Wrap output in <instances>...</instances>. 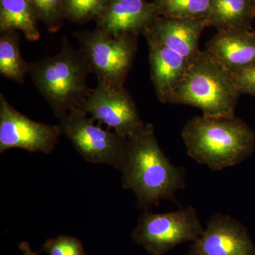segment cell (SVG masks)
Returning a JSON list of instances; mask_svg holds the SVG:
<instances>
[{"instance_id":"obj_1","label":"cell","mask_w":255,"mask_h":255,"mask_svg":"<svg viewBox=\"0 0 255 255\" xmlns=\"http://www.w3.org/2000/svg\"><path fill=\"white\" fill-rule=\"evenodd\" d=\"M127 140V159L121 180L124 189L133 191L138 207L150 210L163 200L176 202V193L187 187V172L164 153L153 125L145 124Z\"/></svg>"},{"instance_id":"obj_2","label":"cell","mask_w":255,"mask_h":255,"mask_svg":"<svg viewBox=\"0 0 255 255\" xmlns=\"http://www.w3.org/2000/svg\"><path fill=\"white\" fill-rule=\"evenodd\" d=\"M182 137L187 154L211 170L244 162L255 149V132L243 119L196 116L184 125Z\"/></svg>"},{"instance_id":"obj_3","label":"cell","mask_w":255,"mask_h":255,"mask_svg":"<svg viewBox=\"0 0 255 255\" xmlns=\"http://www.w3.org/2000/svg\"><path fill=\"white\" fill-rule=\"evenodd\" d=\"M90 73L85 55L64 37L58 54L28 63V74L57 118L80 108L92 89L87 85Z\"/></svg>"},{"instance_id":"obj_4","label":"cell","mask_w":255,"mask_h":255,"mask_svg":"<svg viewBox=\"0 0 255 255\" xmlns=\"http://www.w3.org/2000/svg\"><path fill=\"white\" fill-rule=\"evenodd\" d=\"M241 96L233 73L204 50L191 63L169 103L196 107L206 117L233 118Z\"/></svg>"},{"instance_id":"obj_5","label":"cell","mask_w":255,"mask_h":255,"mask_svg":"<svg viewBox=\"0 0 255 255\" xmlns=\"http://www.w3.org/2000/svg\"><path fill=\"white\" fill-rule=\"evenodd\" d=\"M90 73L98 82L112 87H124L133 64L139 35L112 36L96 28L75 32Z\"/></svg>"},{"instance_id":"obj_6","label":"cell","mask_w":255,"mask_h":255,"mask_svg":"<svg viewBox=\"0 0 255 255\" xmlns=\"http://www.w3.org/2000/svg\"><path fill=\"white\" fill-rule=\"evenodd\" d=\"M192 206L164 214L144 210L131 233L132 241L150 255H164L183 243L196 241L204 232Z\"/></svg>"},{"instance_id":"obj_7","label":"cell","mask_w":255,"mask_h":255,"mask_svg":"<svg viewBox=\"0 0 255 255\" xmlns=\"http://www.w3.org/2000/svg\"><path fill=\"white\" fill-rule=\"evenodd\" d=\"M59 120L62 136L70 140L87 162L123 169L128 148L127 138L102 128L80 108L70 111Z\"/></svg>"},{"instance_id":"obj_8","label":"cell","mask_w":255,"mask_h":255,"mask_svg":"<svg viewBox=\"0 0 255 255\" xmlns=\"http://www.w3.org/2000/svg\"><path fill=\"white\" fill-rule=\"evenodd\" d=\"M80 109L100 126L105 124L126 138L140 132L145 125L124 87H112L98 82Z\"/></svg>"},{"instance_id":"obj_9","label":"cell","mask_w":255,"mask_h":255,"mask_svg":"<svg viewBox=\"0 0 255 255\" xmlns=\"http://www.w3.org/2000/svg\"><path fill=\"white\" fill-rule=\"evenodd\" d=\"M60 136L59 126L31 120L0 95V153L19 148L50 155Z\"/></svg>"},{"instance_id":"obj_10","label":"cell","mask_w":255,"mask_h":255,"mask_svg":"<svg viewBox=\"0 0 255 255\" xmlns=\"http://www.w3.org/2000/svg\"><path fill=\"white\" fill-rule=\"evenodd\" d=\"M185 255H255V244L241 221L216 213Z\"/></svg>"},{"instance_id":"obj_11","label":"cell","mask_w":255,"mask_h":255,"mask_svg":"<svg viewBox=\"0 0 255 255\" xmlns=\"http://www.w3.org/2000/svg\"><path fill=\"white\" fill-rule=\"evenodd\" d=\"M159 16L150 0H110L95 18L96 28L112 36L140 35Z\"/></svg>"},{"instance_id":"obj_12","label":"cell","mask_w":255,"mask_h":255,"mask_svg":"<svg viewBox=\"0 0 255 255\" xmlns=\"http://www.w3.org/2000/svg\"><path fill=\"white\" fill-rule=\"evenodd\" d=\"M206 27V18L159 16L142 34L193 62L201 53L199 39Z\"/></svg>"},{"instance_id":"obj_13","label":"cell","mask_w":255,"mask_h":255,"mask_svg":"<svg viewBox=\"0 0 255 255\" xmlns=\"http://www.w3.org/2000/svg\"><path fill=\"white\" fill-rule=\"evenodd\" d=\"M151 80L157 99L169 103L192 62L167 47L147 40Z\"/></svg>"},{"instance_id":"obj_14","label":"cell","mask_w":255,"mask_h":255,"mask_svg":"<svg viewBox=\"0 0 255 255\" xmlns=\"http://www.w3.org/2000/svg\"><path fill=\"white\" fill-rule=\"evenodd\" d=\"M206 48L233 74L255 63V36L251 30H220L207 42Z\"/></svg>"},{"instance_id":"obj_15","label":"cell","mask_w":255,"mask_h":255,"mask_svg":"<svg viewBox=\"0 0 255 255\" xmlns=\"http://www.w3.org/2000/svg\"><path fill=\"white\" fill-rule=\"evenodd\" d=\"M255 4L252 0H211L206 21L207 27L220 30L252 29Z\"/></svg>"},{"instance_id":"obj_16","label":"cell","mask_w":255,"mask_h":255,"mask_svg":"<svg viewBox=\"0 0 255 255\" xmlns=\"http://www.w3.org/2000/svg\"><path fill=\"white\" fill-rule=\"evenodd\" d=\"M38 21L31 0H0V32L21 31L28 41H37Z\"/></svg>"},{"instance_id":"obj_17","label":"cell","mask_w":255,"mask_h":255,"mask_svg":"<svg viewBox=\"0 0 255 255\" xmlns=\"http://www.w3.org/2000/svg\"><path fill=\"white\" fill-rule=\"evenodd\" d=\"M28 63L21 57L17 31L0 32V74L23 84L28 74Z\"/></svg>"},{"instance_id":"obj_18","label":"cell","mask_w":255,"mask_h":255,"mask_svg":"<svg viewBox=\"0 0 255 255\" xmlns=\"http://www.w3.org/2000/svg\"><path fill=\"white\" fill-rule=\"evenodd\" d=\"M159 16L177 18H206L211 0H150Z\"/></svg>"},{"instance_id":"obj_19","label":"cell","mask_w":255,"mask_h":255,"mask_svg":"<svg viewBox=\"0 0 255 255\" xmlns=\"http://www.w3.org/2000/svg\"><path fill=\"white\" fill-rule=\"evenodd\" d=\"M110 0H63L65 19L82 24L95 19Z\"/></svg>"},{"instance_id":"obj_20","label":"cell","mask_w":255,"mask_h":255,"mask_svg":"<svg viewBox=\"0 0 255 255\" xmlns=\"http://www.w3.org/2000/svg\"><path fill=\"white\" fill-rule=\"evenodd\" d=\"M37 16L51 33L59 31L65 20L63 0H31Z\"/></svg>"},{"instance_id":"obj_21","label":"cell","mask_w":255,"mask_h":255,"mask_svg":"<svg viewBox=\"0 0 255 255\" xmlns=\"http://www.w3.org/2000/svg\"><path fill=\"white\" fill-rule=\"evenodd\" d=\"M42 251L48 255H88L78 238L64 235L47 240Z\"/></svg>"},{"instance_id":"obj_22","label":"cell","mask_w":255,"mask_h":255,"mask_svg":"<svg viewBox=\"0 0 255 255\" xmlns=\"http://www.w3.org/2000/svg\"><path fill=\"white\" fill-rule=\"evenodd\" d=\"M236 87L242 95L255 97V63L233 74Z\"/></svg>"},{"instance_id":"obj_23","label":"cell","mask_w":255,"mask_h":255,"mask_svg":"<svg viewBox=\"0 0 255 255\" xmlns=\"http://www.w3.org/2000/svg\"><path fill=\"white\" fill-rule=\"evenodd\" d=\"M18 248L23 255H39L38 253L33 251L29 243L26 241L21 242L18 245Z\"/></svg>"},{"instance_id":"obj_24","label":"cell","mask_w":255,"mask_h":255,"mask_svg":"<svg viewBox=\"0 0 255 255\" xmlns=\"http://www.w3.org/2000/svg\"><path fill=\"white\" fill-rule=\"evenodd\" d=\"M252 1H253V2H254V3H255V0H252Z\"/></svg>"},{"instance_id":"obj_25","label":"cell","mask_w":255,"mask_h":255,"mask_svg":"<svg viewBox=\"0 0 255 255\" xmlns=\"http://www.w3.org/2000/svg\"><path fill=\"white\" fill-rule=\"evenodd\" d=\"M253 33H254L255 36V31H253Z\"/></svg>"}]
</instances>
